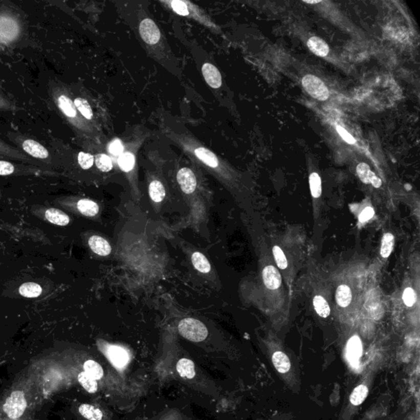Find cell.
Instances as JSON below:
<instances>
[{
	"label": "cell",
	"instance_id": "obj_16",
	"mask_svg": "<svg viewBox=\"0 0 420 420\" xmlns=\"http://www.w3.org/2000/svg\"><path fill=\"white\" fill-rule=\"evenodd\" d=\"M75 107L77 108L79 114H81L82 118L86 120L91 121L94 118V113L89 102L85 100V98L76 97L73 99Z\"/></svg>",
	"mask_w": 420,
	"mask_h": 420
},
{
	"label": "cell",
	"instance_id": "obj_15",
	"mask_svg": "<svg viewBox=\"0 0 420 420\" xmlns=\"http://www.w3.org/2000/svg\"><path fill=\"white\" fill-rule=\"evenodd\" d=\"M195 156L200 160L205 163L210 168H216L218 167V160L213 152L206 148L199 147L195 149Z\"/></svg>",
	"mask_w": 420,
	"mask_h": 420
},
{
	"label": "cell",
	"instance_id": "obj_41",
	"mask_svg": "<svg viewBox=\"0 0 420 420\" xmlns=\"http://www.w3.org/2000/svg\"><path fill=\"white\" fill-rule=\"evenodd\" d=\"M337 130H338V134H339L340 136L342 137V138L343 139L344 141H346L347 143L350 144V145H353V144L356 143V139L352 137L350 133L346 131L343 127L338 126H337Z\"/></svg>",
	"mask_w": 420,
	"mask_h": 420
},
{
	"label": "cell",
	"instance_id": "obj_26",
	"mask_svg": "<svg viewBox=\"0 0 420 420\" xmlns=\"http://www.w3.org/2000/svg\"><path fill=\"white\" fill-rule=\"evenodd\" d=\"M84 369L85 373L95 380H99L104 375V370L102 367L94 360H87L84 364Z\"/></svg>",
	"mask_w": 420,
	"mask_h": 420
},
{
	"label": "cell",
	"instance_id": "obj_36",
	"mask_svg": "<svg viewBox=\"0 0 420 420\" xmlns=\"http://www.w3.org/2000/svg\"><path fill=\"white\" fill-rule=\"evenodd\" d=\"M77 162L82 169H90L93 166L95 157L91 153L80 152L77 156Z\"/></svg>",
	"mask_w": 420,
	"mask_h": 420
},
{
	"label": "cell",
	"instance_id": "obj_35",
	"mask_svg": "<svg viewBox=\"0 0 420 420\" xmlns=\"http://www.w3.org/2000/svg\"><path fill=\"white\" fill-rule=\"evenodd\" d=\"M118 164L123 171L129 172L134 167L135 156L131 153H122L118 160Z\"/></svg>",
	"mask_w": 420,
	"mask_h": 420
},
{
	"label": "cell",
	"instance_id": "obj_11",
	"mask_svg": "<svg viewBox=\"0 0 420 420\" xmlns=\"http://www.w3.org/2000/svg\"><path fill=\"white\" fill-rule=\"evenodd\" d=\"M202 73L205 81L209 86L213 89H217L222 85V76L219 71L211 63H205L202 67Z\"/></svg>",
	"mask_w": 420,
	"mask_h": 420
},
{
	"label": "cell",
	"instance_id": "obj_5",
	"mask_svg": "<svg viewBox=\"0 0 420 420\" xmlns=\"http://www.w3.org/2000/svg\"><path fill=\"white\" fill-rule=\"evenodd\" d=\"M27 408V401L21 391L11 394L4 406V410L9 418H17L23 415Z\"/></svg>",
	"mask_w": 420,
	"mask_h": 420
},
{
	"label": "cell",
	"instance_id": "obj_30",
	"mask_svg": "<svg viewBox=\"0 0 420 420\" xmlns=\"http://www.w3.org/2000/svg\"><path fill=\"white\" fill-rule=\"evenodd\" d=\"M394 240H395V238H394V236L391 233H386L383 236V240H382L381 249H380V254L384 259H387L391 255L392 250H393Z\"/></svg>",
	"mask_w": 420,
	"mask_h": 420
},
{
	"label": "cell",
	"instance_id": "obj_33",
	"mask_svg": "<svg viewBox=\"0 0 420 420\" xmlns=\"http://www.w3.org/2000/svg\"><path fill=\"white\" fill-rule=\"evenodd\" d=\"M0 110L5 112H16L18 110L17 104L0 91Z\"/></svg>",
	"mask_w": 420,
	"mask_h": 420
},
{
	"label": "cell",
	"instance_id": "obj_29",
	"mask_svg": "<svg viewBox=\"0 0 420 420\" xmlns=\"http://www.w3.org/2000/svg\"><path fill=\"white\" fill-rule=\"evenodd\" d=\"M368 389L366 386L360 385L355 388L350 395V401L354 406L361 405L368 396Z\"/></svg>",
	"mask_w": 420,
	"mask_h": 420
},
{
	"label": "cell",
	"instance_id": "obj_20",
	"mask_svg": "<svg viewBox=\"0 0 420 420\" xmlns=\"http://www.w3.org/2000/svg\"><path fill=\"white\" fill-rule=\"evenodd\" d=\"M336 300L341 307H347L352 300V292L347 285H341L336 292Z\"/></svg>",
	"mask_w": 420,
	"mask_h": 420
},
{
	"label": "cell",
	"instance_id": "obj_21",
	"mask_svg": "<svg viewBox=\"0 0 420 420\" xmlns=\"http://www.w3.org/2000/svg\"><path fill=\"white\" fill-rule=\"evenodd\" d=\"M77 209L79 211L82 213L83 215L88 216V217H93L99 213V205L91 201V200L83 199L78 201L77 203Z\"/></svg>",
	"mask_w": 420,
	"mask_h": 420
},
{
	"label": "cell",
	"instance_id": "obj_17",
	"mask_svg": "<svg viewBox=\"0 0 420 420\" xmlns=\"http://www.w3.org/2000/svg\"><path fill=\"white\" fill-rule=\"evenodd\" d=\"M46 217L49 222L58 226H66L70 222V218L66 213L57 209H48L46 211Z\"/></svg>",
	"mask_w": 420,
	"mask_h": 420
},
{
	"label": "cell",
	"instance_id": "obj_37",
	"mask_svg": "<svg viewBox=\"0 0 420 420\" xmlns=\"http://www.w3.org/2000/svg\"><path fill=\"white\" fill-rule=\"evenodd\" d=\"M273 254L275 259L276 263H277V267L281 269H285L288 268V259H286V255L284 254L283 251L279 247L275 246L273 248Z\"/></svg>",
	"mask_w": 420,
	"mask_h": 420
},
{
	"label": "cell",
	"instance_id": "obj_27",
	"mask_svg": "<svg viewBox=\"0 0 420 420\" xmlns=\"http://www.w3.org/2000/svg\"><path fill=\"white\" fill-rule=\"evenodd\" d=\"M314 307L315 311L319 316L322 318H327L329 316L331 310H330L329 304L327 302V300L323 298V296H316L314 300Z\"/></svg>",
	"mask_w": 420,
	"mask_h": 420
},
{
	"label": "cell",
	"instance_id": "obj_7",
	"mask_svg": "<svg viewBox=\"0 0 420 420\" xmlns=\"http://www.w3.org/2000/svg\"><path fill=\"white\" fill-rule=\"evenodd\" d=\"M176 180L183 192L191 194L196 189V178L192 170L188 168H183L179 170L176 175Z\"/></svg>",
	"mask_w": 420,
	"mask_h": 420
},
{
	"label": "cell",
	"instance_id": "obj_25",
	"mask_svg": "<svg viewBox=\"0 0 420 420\" xmlns=\"http://www.w3.org/2000/svg\"><path fill=\"white\" fill-rule=\"evenodd\" d=\"M80 414L89 420H101L103 418V413L98 408L91 405H81L79 408Z\"/></svg>",
	"mask_w": 420,
	"mask_h": 420
},
{
	"label": "cell",
	"instance_id": "obj_2",
	"mask_svg": "<svg viewBox=\"0 0 420 420\" xmlns=\"http://www.w3.org/2000/svg\"><path fill=\"white\" fill-rule=\"evenodd\" d=\"M9 141H12L21 153H25L28 157L39 161L46 162L52 164L54 162L53 153H50L47 148L45 147L41 143L30 138L25 135L21 134L17 131H9L7 134Z\"/></svg>",
	"mask_w": 420,
	"mask_h": 420
},
{
	"label": "cell",
	"instance_id": "obj_40",
	"mask_svg": "<svg viewBox=\"0 0 420 420\" xmlns=\"http://www.w3.org/2000/svg\"><path fill=\"white\" fill-rule=\"evenodd\" d=\"M108 149H109L110 153L114 154V156H119L123 151V145H122L120 140L117 139V140H114V141L111 142Z\"/></svg>",
	"mask_w": 420,
	"mask_h": 420
},
{
	"label": "cell",
	"instance_id": "obj_22",
	"mask_svg": "<svg viewBox=\"0 0 420 420\" xmlns=\"http://www.w3.org/2000/svg\"><path fill=\"white\" fill-rule=\"evenodd\" d=\"M19 293L27 298H35L41 295L42 288L35 282H27L20 286Z\"/></svg>",
	"mask_w": 420,
	"mask_h": 420
},
{
	"label": "cell",
	"instance_id": "obj_14",
	"mask_svg": "<svg viewBox=\"0 0 420 420\" xmlns=\"http://www.w3.org/2000/svg\"><path fill=\"white\" fill-rule=\"evenodd\" d=\"M348 358L351 363H357L359 358L362 354V345L360 338L354 336L350 338L347 345Z\"/></svg>",
	"mask_w": 420,
	"mask_h": 420
},
{
	"label": "cell",
	"instance_id": "obj_19",
	"mask_svg": "<svg viewBox=\"0 0 420 420\" xmlns=\"http://www.w3.org/2000/svg\"><path fill=\"white\" fill-rule=\"evenodd\" d=\"M273 364L275 367L278 372L281 373H286L288 371L290 370L291 362L286 355L284 354L283 352L277 351L273 354Z\"/></svg>",
	"mask_w": 420,
	"mask_h": 420
},
{
	"label": "cell",
	"instance_id": "obj_1",
	"mask_svg": "<svg viewBox=\"0 0 420 420\" xmlns=\"http://www.w3.org/2000/svg\"><path fill=\"white\" fill-rule=\"evenodd\" d=\"M25 21L18 11L9 5H0V53L21 39Z\"/></svg>",
	"mask_w": 420,
	"mask_h": 420
},
{
	"label": "cell",
	"instance_id": "obj_6",
	"mask_svg": "<svg viewBox=\"0 0 420 420\" xmlns=\"http://www.w3.org/2000/svg\"><path fill=\"white\" fill-rule=\"evenodd\" d=\"M139 31L144 41L148 45H156L161 38V33L159 27L151 19H144L143 21L140 23Z\"/></svg>",
	"mask_w": 420,
	"mask_h": 420
},
{
	"label": "cell",
	"instance_id": "obj_43",
	"mask_svg": "<svg viewBox=\"0 0 420 420\" xmlns=\"http://www.w3.org/2000/svg\"><path fill=\"white\" fill-rule=\"evenodd\" d=\"M304 3H306V4H308V5H316V4H319L320 3L321 1H310V0H304Z\"/></svg>",
	"mask_w": 420,
	"mask_h": 420
},
{
	"label": "cell",
	"instance_id": "obj_18",
	"mask_svg": "<svg viewBox=\"0 0 420 420\" xmlns=\"http://www.w3.org/2000/svg\"><path fill=\"white\" fill-rule=\"evenodd\" d=\"M176 370L181 377L193 379L195 377V364L188 359H182L176 364Z\"/></svg>",
	"mask_w": 420,
	"mask_h": 420
},
{
	"label": "cell",
	"instance_id": "obj_10",
	"mask_svg": "<svg viewBox=\"0 0 420 420\" xmlns=\"http://www.w3.org/2000/svg\"><path fill=\"white\" fill-rule=\"evenodd\" d=\"M263 282L269 290H276L282 284V277L279 272L273 265H269L263 270Z\"/></svg>",
	"mask_w": 420,
	"mask_h": 420
},
{
	"label": "cell",
	"instance_id": "obj_8",
	"mask_svg": "<svg viewBox=\"0 0 420 420\" xmlns=\"http://www.w3.org/2000/svg\"><path fill=\"white\" fill-rule=\"evenodd\" d=\"M0 158L18 160V161L31 163V164L37 163V160L28 157L26 156L25 153H21L17 148L7 144L2 140H0Z\"/></svg>",
	"mask_w": 420,
	"mask_h": 420
},
{
	"label": "cell",
	"instance_id": "obj_31",
	"mask_svg": "<svg viewBox=\"0 0 420 420\" xmlns=\"http://www.w3.org/2000/svg\"><path fill=\"white\" fill-rule=\"evenodd\" d=\"M310 186L311 195L315 199H318L322 195V181L317 172H313L310 176Z\"/></svg>",
	"mask_w": 420,
	"mask_h": 420
},
{
	"label": "cell",
	"instance_id": "obj_3",
	"mask_svg": "<svg viewBox=\"0 0 420 420\" xmlns=\"http://www.w3.org/2000/svg\"><path fill=\"white\" fill-rule=\"evenodd\" d=\"M178 331L183 338L194 342H202L208 336V329L205 325L192 318L182 319L178 325Z\"/></svg>",
	"mask_w": 420,
	"mask_h": 420
},
{
	"label": "cell",
	"instance_id": "obj_42",
	"mask_svg": "<svg viewBox=\"0 0 420 420\" xmlns=\"http://www.w3.org/2000/svg\"><path fill=\"white\" fill-rule=\"evenodd\" d=\"M374 215V210L372 207H367L363 210L362 213L359 216V220L360 223H364L370 219L372 216Z\"/></svg>",
	"mask_w": 420,
	"mask_h": 420
},
{
	"label": "cell",
	"instance_id": "obj_9",
	"mask_svg": "<svg viewBox=\"0 0 420 420\" xmlns=\"http://www.w3.org/2000/svg\"><path fill=\"white\" fill-rule=\"evenodd\" d=\"M107 356L110 362L118 368H123L129 361V355L125 349L118 346H108Z\"/></svg>",
	"mask_w": 420,
	"mask_h": 420
},
{
	"label": "cell",
	"instance_id": "obj_13",
	"mask_svg": "<svg viewBox=\"0 0 420 420\" xmlns=\"http://www.w3.org/2000/svg\"><path fill=\"white\" fill-rule=\"evenodd\" d=\"M307 46L311 52L317 56H327L329 53V47L327 46V43L323 39L317 37V36H314L308 39Z\"/></svg>",
	"mask_w": 420,
	"mask_h": 420
},
{
	"label": "cell",
	"instance_id": "obj_39",
	"mask_svg": "<svg viewBox=\"0 0 420 420\" xmlns=\"http://www.w3.org/2000/svg\"><path fill=\"white\" fill-rule=\"evenodd\" d=\"M171 6L178 14L182 15V16H187L189 14L188 8L182 1H172L171 3Z\"/></svg>",
	"mask_w": 420,
	"mask_h": 420
},
{
	"label": "cell",
	"instance_id": "obj_32",
	"mask_svg": "<svg viewBox=\"0 0 420 420\" xmlns=\"http://www.w3.org/2000/svg\"><path fill=\"white\" fill-rule=\"evenodd\" d=\"M79 383H81L85 390L90 393H95L97 391V382L89 375L86 374L85 372H82L78 376Z\"/></svg>",
	"mask_w": 420,
	"mask_h": 420
},
{
	"label": "cell",
	"instance_id": "obj_12",
	"mask_svg": "<svg viewBox=\"0 0 420 420\" xmlns=\"http://www.w3.org/2000/svg\"><path fill=\"white\" fill-rule=\"evenodd\" d=\"M89 246L94 253H96L100 256H107L112 251L109 243L101 236H91L89 239Z\"/></svg>",
	"mask_w": 420,
	"mask_h": 420
},
{
	"label": "cell",
	"instance_id": "obj_28",
	"mask_svg": "<svg viewBox=\"0 0 420 420\" xmlns=\"http://www.w3.org/2000/svg\"><path fill=\"white\" fill-rule=\"evenodd\" d=\"M356 172L360 180L364 182V184H370L372 178L376 176V174L371 171L369 166L365 163H360L358 164L356 168Z\"/></svg>",
	"mask_w": 420,
	"mask_h": 420
},
{
	"label": "cell",
	"instance_id": "obj_23",
	"mask_svg": "<svg viewBox=\"0 0 420 420\" xmlns=\"http://www.w3.org/2000/svg\"><path fill=\"white\" fill-rule=\"evenodd\" d=\"M149 196L151 198L152 201H154L156 203L161 202L166 195L165 188H164V185L162 184L161 182L157 180L153 181L149 184Z\"/></svg>",
	"mask_w": 420,
	"mask_h": 420
},
{
	"label": "cell",
	"instance_id": "obj_4",
	"mask_svg": "<svg viewBox=\"0 0 420 420\" xmlns=\"http://www.w3.org/2000/svg\"><path fill=\"white\" fill-rule=\"evenodd\" d=\"M302 85L304 90L316 100L325 101L329 97V91L327 86L319 77L314 75L304 76L302 79Z\"/></svg>",
	"mask_w": 420,
	"mask_h": 420
},
{
	"label": "cell",
	"instance_id": "obj_34",
	"mask_svg": "<svg viewBox=\"0 0 420 420\" xmlns=\"http://www.w3.org/2000/svg\"><path fill=\"white\" fill-rule=\"evenodd\" d=\"M96 164L102 172H109L113 168L112 160L104 153L96 156Z\"/></svg>",
	"mask_w": 420,
	"mask_h": 420
},
{
	"label": "cell",
	"instance_id": "obj_38",
	"mask_svg": "<svg viewBox=\"0 0 420 420\" xmlns=\"http://www.w3.org/2000/svg\"><path fill=\"white\" fill-rule=\"evenodd\" d=\"M402 298H403L404 303L408 307L413 306L415 304L416 300H417L415 292L411 288H406L405 292H404Z\"/></svg>",
	"mask_w": 420,
	"mask_h": 420
},
{
	"label": "cell",
	"instance_id": "obj_24",
	"mask_svg": "<svg viewBox=\"0 0 420 420\" xmlns=\"http://www.w3.org/2000/svg\"><path fill=\"white\" fill-rule=\"evenodd\" d=\"M191 261L194 267L201 273H208L211 270V265L202 253H194L191 256Z\"/></svg>",
	"mask_w": 420,
	"mask_h": 420
}]
</instances>
